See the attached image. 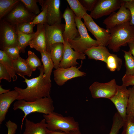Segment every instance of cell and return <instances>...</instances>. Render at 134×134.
Masks as SVG:
<instances>
[{
    "label": "cell",
    "instance_id": "6da1fadb",
    "mask_svg": "<svg viewBox=\"0 0 134 134\" xmlns=\"http://www.w3.org/2000/svg\"><path fill=\"white\" fill-rule=\"evenodd\" d=\"M39 75L36 77L28 79L24 76H20L24 78L27 87L24 89L15 87L14 89L18 93L17 100H23L28 102L34 101L38 99L50 97L51 83H47L45 81L44 69L43 65L38 67Z\"/></svg>",
    "mask_w": 134,
    "mask_h": 134
},
{
    "label": "cell",
    "instance_id": "7a4b0ae2",
    "mask_svg": "<svg viewBox=\"0 0 134 134\" xmlns=\"http://www.w3.org/2000/svg\"><path fill=\"white\" fill-rule=\"evenodd\" d=\"M109 32L110 36L107 46L114 52H118L120 47L134 40V26L130 25V22L116 25Z\"/></svg>",
    "mask_w": 134,
    "mask_h": 134
},
{
    "label": "cell",
    "instance_id": "3957f363",
    "mask_svg": "<svg viewBox=\"0 0 134 134\" xmlns=\"http://www.w3.org/2000/svg\"><path fill=\"white\" fill-rule=\"evenodd\" d=\"M53 102L50 97L41 98L32 102L19 100L14 103L13 109L14 110L20 109L24 112L22 125L24 119L30 113L37 112L47 114L53 112L54 109Z\"/></svg>",
    "mask_w": 134,
    "mask_h": 134
},
{
    "label": "cell",
    "instance_id": "277c9868",
    "mask_svg": "<svg viewBox=\"0 0 134 134\" xmlns=\"http://www.w3.org/2000/svg\"><path fill=\"white\" fill-rule=\"evenodd\" d=\"M43 116L49 130L67 133L79 130V123L73 117H64L54 112L49 114H44Z\"/></svg>",
    "mask_w": 134,
    "mask_h": 134
},
{
    "label": "cell",
    "instance_id": "5b68a950",
    "mask_svg": "<svg viewBox=\"0 0 134 134\" xmlns=\"http://www.w3.org/2000/svg\"><path fill=\"white\" fill-rule=\"evenodd\" d=\"M75 18L79 35L73 39L67 40L71 48L75 51L84 53L90 48L99 45L97 41L90 36L86 27L81 19L75 16Z\"/></svg>",
    "mask_w": 134,
    "mask_h": 134
},
{
    "label": "cell",
    "instance_id": "8992f818",
    "mask_svg": "<svg viewBox=\"0 0 134 134\" xmlns=\"http://www.w3.org/2000/svg\"><path fill=\"white\" fill-rule=\"evenodd\" d=\"M84 24L88 30L96 38L99 45L107 46L110 34L109 30L101 28L94 21L87 13L83 18Z\"/></svg>",
    "mask_w": 134,
    "mask_h": 134
},
{
    "label": "cell",
    "instance_id": "52a82bcc",
    "mask_svg": "<svg viewBox=\"0 0 134 134\" xmlns=\"http://www.w3.org/2000/svg\"><path fill=\"white\" fill-rule=\"evenodd\" d=\"M117 85L115 80L113 79L107 82H94L89 89L92 98L96 99L104 98L110 99L116 93Z\"/></svg>",
    "mask_w": 134,
    "mask_h": 134
},
{
    "label": "cell",
    "instance_id": "ba28073f",
    "mask_svg": "<svg viewBox=\"0 0 134 134\" xmlns=\"http://www.w3.org/2000/svg\"><path fill=\"white\" fill-rule=\"evenodd\" d=\"M0 43L3 49L5 47L18 46L17 35L15 26L5 19H0Z\"/></svg>",
    "mask_w": 134,
    "mask_h": 134
},
{
    "label": "cell",
    "instance_id": "9c48e42d",
    "mask_svg": "<svg viewBox=\"0 0 134 134\" xmlns=\"http://www.w3.org/2000/svg\"><path fill=\"white\" fill-rule=\"evenodd\" d=\"M20 2L6 16L5 19L14 25L24 22H31L36 16L29 11Z\"/></svg>",
    "mask_w": 134,
    "mask_h": 134
},
{
    "label": "cell",
    "instance_id": "30bf717a",
    "mask_svg": "<svg viewBox=\"0 0 134 134\" xmlns=\"http://www.w3.org/2000/svg\"><path fill=\"white\" fill-rule=\"evenodd\" d=\"M121 4V0H98L90 15L97 19L110 15L119 9Z\"/></svg>",
    "mask_w": 134,
    "mask_h": 134
},
{
    "label": "cell",
    "instance_id": "8fae6325",
    "mask_svg": "<svg viewBox=\"0 0 134 134\" xmlns=\"http://www.w3.org/2000/svg\"><path fill=\"white\" fill-rule=\"evenodd\" d=\"M79 67H72L64 68L59 67L53 71L55 81L59 86H62L68 80L78 77L85 76L86 73L79 70L82 62Z\"/></svg>",
    "mask_w": 134,
    "mask_h": 134
},
{
    "label": "cell",
    "instance_id": "7c38bea8",
    "mask_svg": "<svg viewBox=\"0 0 134 134\" xmlns=\"http://www.w3.org/2000/svg\"><path fill=\"white\" fill-rule=\"evenodd\" d=\"M121 1V5L118 11L112 13L103 20V23L106 25L107 30H109L116 25L130 22L131 20L130 11L124 6V2Z\"/></svg>",
    "mask_w": 134,
    "mask_h": 134
},
{
    "label": "cell",
    "instance_id": "4fadbf2b",
    "mask_svg": "<svg viewBox=\"0 0 134 134\" xmlns=\"http://www.w3.org/2000/svg\"><path fill=\"white\" fill-rule=\"evenodd\" d=\"M44 26L47 51L50 52V48L52 45L57 43H64L63 34L65 24L61 23L49 25L46 24Z\"/></svg>",
    "mask_w": 134,
    "mask_h": 134
},
{
    "label": "cell",
    "instance_id": "5bb4252c",
    "mask_svg": "<svg viewBox=\"0 0 134 134\" xmlns=\"http://www.w3.org/2000/svg\"><path fill=\"white\" fill-rule=\"evenodd\" d=\"M129 92L126 86L117 85L115 94L110 100L114 105L117 112L125 121L127 116Z\"/></svg>",
    "mask_w": 134,
    "mask_h": 134
},
{
    "label": "cell",
    "instance_id": "9a60e30c",
    "mask_svg": "<svg viewBox=\"0 0 134 134\" xmlns=\"http://www.w3.org/2000/svg\"><path fill=\"white\" fill-rule=\"evenodd\" d=\"M60 0H39V3H42L47 7V24L49 25L61 23L63 18L60 9Z\"/></svg>",
    "mask_w": 134,
    "mask_h": 134
},
{
    "label": "cell",
    "instance_id": "2e32d148",
    "mask_svg": "<svg viewBox=\"0 0 134 134\" xmlns=\"http://www.w3.org/2000/svg\"><path fill=\"white\" fill-rule=\"evenodd\" d=\"M75 15L68 6L63 14V18L65 21V30L63 34L64 41L72 40L78 37L79 34L75 20Z\"/></svg>",
    "mask_w": 134,
    "mask_h": 134
},
{
    "label": "cell",
    "instance_id": "e0dca14e",
    "mask_svg": "<svg viewBox=\"0 0 134 134\" xmlns=\"http://www.w3.org/2000/svg\"><path fill=\"white\" fill-rule=\"evenodd\" d=\"M63 44L64 55L60 62L59 67L67 68L76 66L79 64L77 62V59H86L85 54L74 51L67 40L65 41Z\"/></svg>",
    "mask_w": 134,
    "mask_h": 134
},
{
    "label": "cell",
    "instance_id": "ac0fdd59",
    "mask_svg": "<svg viewBox=\"0 0 134 134\" xmlns=\"http://www.w3.org/2000/svg\"><path fill=\"white\" fill-rule=\"evenodd\" d=\"M18 93L15 90L0 95V124L5 119L6 115L12 103L17 100Z\"/></svg>",
    "mask_w": 134,
    "mask_h": 134
},
{
    "label": "cell",
    "instance_id": "d6986e66",
    "mask_svg": "<svg viewBox=\"0 0 134 134\" xmlns=\"http://www.w3.org/2000/svg\"><path fill=\"white\" fill-rule=\"evenodd\" d=\"M29 45L31 48L35 49L40 52L47 51L44 25H37L36 31Z\"/></svg>",
    "mask_w": 134,
    "mask_h": 134
},
{
    "label": "cell",
    "instance_id": "ffe728a7",
    "mask_svg": "<svg viewBox=\"0 0 134 134\" xmlns=\"http://www.w3.org/2000/svg\"><path fill=\"white\" fill-rule=\"evenodd\" d=\"M25 128L22 134H46L48 131L45 119L39 122L34 123L25 118Z\"/></svg>",
    "mask_w": 134,
    "mask_h": 134
},
{
    "label": "cell",
    "instance_id": "44dd1931",
    "mask_svg": "<svg viewBox=\"0 0 134 134\" xmlns=\"http://www.w3.org/2000/svg\"><path fill=\"white\" fill-rule=\"evenodd\" d=\"M84 53L90 59L100 60L105 63L107 57L111 54L105 46L100 45L93 46Z\"/></svg>",
    "mask_w": 134,
    "mask_h": 134
},
{
    "label": "cell",
    "instance_id": "7402d4cb",
    "mask_svg": "<svg viewBox=\"0 0 134 134\" xmlns=\"http://www.w3.org/2000/svg\"><path fill=\"white\" fill-rule=\"evenodd\" d=\"M40 53L44 69L45 81L47 83H51V76L52 69L54 67V65L51 54L50 52L47 51Z\"/></svg>",
    "mask_w": 134,
    "mask_h": 134
},
{
    "label": "cell",
    "instance_id": "603a6c76",
    "mask_svg": "<svg viewBox=\"0 0 134 134\" xmlns=\"http://www.w3.org/2000/svg\"><path fill=\"white\" fill-rule=\"evenodd\" d=\"M49 52L54 65L55 69L59 67L60 62L64 55L63 43H57L52 45L50 48Z\"/></svg>",
    "mask_w": 134,
    "mask_h": 134
},
{
    "label": "cell",
    "instance_id": "cb8c5ba5",
    "mask_svg": "<svg viewBox=\"0 0 134 134\" xmlns=\"http://www.w3.org/2000/svg\"><path fill=\"white\" fill-rule=\"evenodd\" d=\"M13 68L16 74L19 76H31L33 70L28 65L26 59L20 57L13 61Z\"/></svg>",
    "mask_w": 134,
    "mask_h": 134
},
{
    "label": "cell",
    "instance_id": "d4e9b609",
    "mask_svg": "<svg viewBox=\"0 0 134 134\" xmlns=\"http://www.w3.org/2000/svg\"><path fill=\"white\" fill-rule=\"evenodd\" d=\"M13 61L4 51L0 50V63L4 66L10 74L13 81H15L17 80V76L13 67Z\"/></svg>",
    "mask_w": 134,
    "mask_h": 134
},
{
    "label": "cell",
    "instance_id": "484cf974",
    "mask_svg": "<svg viewBox=\"0 0 134 134\" xmlns=\"http://www.w3.org/2000/svg\"><path fill=\"white\" fill-rule=\"evenodd\" d=\"M16 32L17 35L18 47L20 52L24 53L26 47L29 45L30 42L34 36L35 32L27 34L17 31Z\"/></svg>",
    "mask_w": 134,
    "mask_h": 134
},
{
    "label": "cell",
    "instance_id": "4316f807",
    "mask_svg": "<svg viewBox=\"0 0 134 134\" xmlns=\"http://www.w3.org/2000/svg\"><path fill=\"white\" fill-rule=\"evenodd\" d=\"M20 1L19 0H0V19L7 14Z\"/></svg>",
    "mask_w": 134,
    "mask_h": 134
},
{
    "label": "cell",
    "instance_id": "83f0119b",
    "mask_svg": "<svg viewBox=\"0 0 134 134\" xmlns=\"http://www.w3.org/2000/svg\"><path fill=\"white\" fill-rule=\"evenodd\" d=\"M66 1L69 4L70 9L77 17L81 19L87 14V11L79 0H67Z\"/></svg>",
    "mask_w": 134,
    "mask_h": 134
},
{
    "label": "cell",
    "instance_id": "f1b7e54d",
    "mask_svg": "<svg viewBox=\"0 0 134 134\" xmlns=\"http://www.w3.org/2000/svg\"><path fill=\"white\" fill-rule=\"evenodd\" d=\"M122 63L121 59L117 55L111 53L107 57L106 63L107 68L110 71L113 72L116 70L119 71Z\"/></svg>",
    "mask_w": 134,
    "mask_h": 134
},
{
    "label": "cell",
    "instance_id": "f546056e",
    "mask_svg": "<svg viewBox=\"0 0 134 134\" xmlns=\"http://www.w3.org/2000/svg\"><path fill=\"white\" fill-rule=\"evenodd\" d=\"M122 51L124 53V57L126 69L125 74L129 76H134V57L129 51Z\"/></svg>",
    "mask_w": 134,
    "mask_h": 134
},
{
    "label": "cell",
    "instance_id": "4dcf8cb0",
    "mask_svg": "<svg viewBox=\"0 0 134 134\" xmlns=\"http://www.w3.org/2000/svg\"><path fill=\"white\" fill-rule=\"evenodd\" d=\"M124 120L119 113L117 112L114 115L112 126L109 134H118L120 129L123 126Z\"/></svg>",
    "mask_w": 134,
    "mask_h": 134
},
{
    "label": "cell",
    "instance_id": "1f68e13d",
    "mask_svg": "<svg viewBox=\"0 0 134 134\" xmlns=\"http://www.w3.org/2000/svg\"><path fill=\"white\" fill-rule=\"evenodd\" d=\"M28 55V57L26 59V61L29 67L33 71H35L37 68L42 65L39 58L34 52L29 51Z\"/></svg>",
    "mask_w": 134,
    "mask_h": 134
},
{
    "label": "cell",
    "instance_id": "d6a6232c",
    "mask_svg": "<svg viewBox=\"0 0 134 134\" xmlns=\"http://www.w3.org/2000/svg\"><path fill=\"white\" fill-rule=\"evenodd\" d=\"M123 127L122 134H134V117L133 115L127 114Z\"/></svg>",
    "mask_w": 134,
    "mask_h": 134
},
{
    "label": "cell",
    "instance_id": "836d02e7",
    "mask_svg": "<svg viewBox=\"0 0 134 134\" xmlns=\"http://www.w3.org/2000/svg\"><path fill=\"white\" fill-rule=\"evenodd\" d=\"M39 3L41 6L42 11L30 22L31 24L34 25L38 24L44 25L47 23L46 6L42 3Z\"/></svg>",
    "mask_w": 134,
    "mask_h": 134
},
{
    "label": "cell",
    "instance_id": "e575fe53",
    "mask_svg": "<svg viewBox=\"0 0 134 134\" xmlns=\"http://www.w3.org/2000/svg\"><path fill=\"white\" fill-rule=\"evenodd\" d=\"M38 0H20L26 9L30 12L35 15L39 14L40 10L37 4Z\"/></svg>",
    "mask_w": 134,
    "mask_h": 134
},
{
    "label": "cell",
    "instance_id": "d590c367",
    "mask_svg": "<svg viewBox=\"0 0 134 134\" xmlns=\"http://www.w3.org/2000/svg\"><path fill=\"white\" fill-rule=\"evenodd\" d=\"M30 22H24L15 25L16 31L27 34L34 33L33 28L35 25L31 24Z\"/></svg>",
    "mask_w": 134,
    "mask_h": 134
},
{
    "label": "cell",
    "instance_id": "8d00e7d4",
    "mask_svg": "<svg viewBox=\"0 0 134 134\" xmlns=\"http://www.w3.org/2000/svg\"><path fill=\"white\" fill-rule=\"evenodd\" d=\"M128 89L129 94L126 114H131L134 117V86Z\"/></svg>",
    "mask_w": 134,
    "mask_h": 134
},
{
    "label": "cell",
    "instance_id": "74e56055",
    "mask_svg": "<svg viewBox=\"0 0 134 134\" xmlns=\"http://www.w3.org/2000/svg\"><path fill=\"white\" fill-rule=\"evenodd\" d=\"M3 50L4 51L8 57L13 61L20 57V50L18 46L5 47L3 48Z\"/></svg>",
    "mask_w": 134,
    "mask_h": 134
},
{
    "label": "cell",
    "instance_id": "f35d334b",
    "mask_svg": "<svg viewBox=\"0 0 134 134\" xmlns=\"http://www.w3.org/2000/svg\"><path fill=\"white\" fill-rule=\"evenodd\" d=\"M124 2V6L130 11L131 15L130 25L134 26V0H122Z\"/></svg>",
    "mask_w": 134,
    "mask_h": 134
},
{
    "label": "cell",
    "instance_id": "ab89813d",
    "mask_svg": "<svg viewBox=\"0 0 134 134\" xmlns=\"http://www.w3.org/2000/svg\"><path fill=\"white\" fill-rule=\"evenodd\" d=\"M79 1L87 11H91L98 0H79Z\"/></svg>",
    "mask_w": 134,
    "mask_h": 134
},
{
    "label": "cell",
    "instance_id": "60d3db41",
    "mask_svg": "<svg viewBox=\"0 0 134 134\" xmlns=\"http://www.w3.org/2000/svg\"><path fill=\"white\" fill-rule=\"evenodd\" d=\"M12 78L10 74L4 66L0 63V80L2 79L7 80L10 82L11 81Z\"/></svg>",
    "mask_w": 134,
    "mask_h": 134
},
{
    "label": "cell",
    "instance_id": "b9f144b4",
    "mask_svg": "<svg viewBox=\"0 0 134 134\" xmlns=\"http://www.w3.org/2000/svg\"><path fill=\"white\" fill-rule=\"evenodd\" d=\"M122 84L127 87L134 86V76H129L125 74L122 78Z\"/></svg>",
    "mask_w": 134,
    "mask_h": 134
},
{
    "label": "cell",
    "instance_id": "7bdbcfd3",
    "mask_svg": "<svg viewBox=\"0 0 134 134\" xmlns=\"http://www.w3.org/2000/svg\"><path fill=\"white\" fill-rule=\"evenodd\" d=\"M5 125L8 129L7 134H15L17 128V125L9 120L6 122Z\"/></svg>",
    "mask_w": 134,
    "mask_h": 134
},
{
    "label": "cell",
    "instance_id": "ee69618b",
    "mask_svg": "<svg viewBox=\"0 0 134 134\" xmlns=\"http://www.w3.org/2000/svg\"><path fill=\"white\" fill-rule=\"evenodd\" d=\"M129 48V51L134 57V40L128 43Z\"/></svg>",
    "mask_w": 134,
    "mask_h": 134
},
{
    "label": "cell",
    "instance_id": "f6af8a7d",
    "mask_svg": "<svg viewBox=\"0 0 134 134\" xmlns=\"http://www.w3.org/2000/svg\"><path fill=\"white\" fill-rule=\"evenodd\" d=\"M46 134H70L69 133L61 131H54L49 130L48 131Z\"/></svg>",
    "mask_w": 134,
    "mask_h": 134
},
{
    "label": "cell",
    "instance_id": "bcb514c9",
    "mask_svg": "<svg viewBox=\"0 0 134 134\" xmlns=\"http://www.w3.org/2000/svg\"><path fill=\"white\" fill-rule=\"evenodd\" d=\"M10 89H3L2 86L0 85V95L3 94L7 92L10 91Z\"/></svg>",
    "mask_w": 134,
    "mask_h": 134
},
{
    "label": "cell",
    "instance_id": "7dc6e473",
    "mask_svg": "<svg viewBox=\"0 0 134 134\" xmlns=\"http://www.w3.org/2000/svg\"><path fill=\"white\" fill-rule=\"evenodd\" d=\"M70 134H81L79 130H76L70 132Z\"/></svg>",
    "mask_w": 134,
    "mask_h": 134
}]
</instances>
